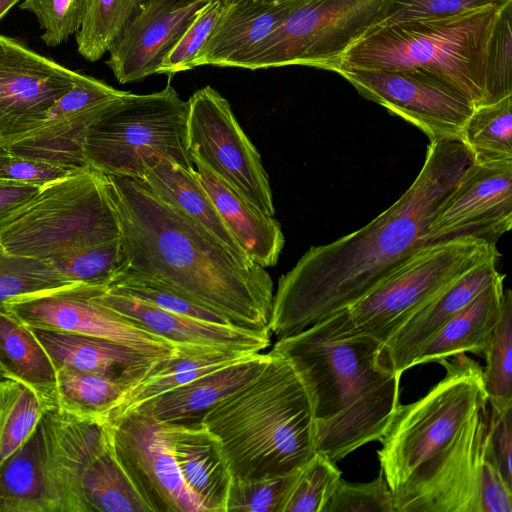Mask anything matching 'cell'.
<instances>
[{
	"instance_id": "cell-19",
	"label": "cell",
	"mask_w": 512,
	"mask_h": 512,
	"mask_svg": "<svg viewBox=\"0 0 512 512\" xmlns=\"http://www.w3.org/2000/svg\"><path fill=\"white\" fill-rule=\"evenodd\" d=\"M100 304L114 310L174 346H205L243 353H257L271 343L269 330L258 331L229 324L194 319L163 310L131 295L97 288L93 295Z\"/></svg>"
},
{
	"instance_id": "cell-1",
	"label": "cell",
	"mask_w": 512,
	"mask_h": 512,
	"mask_svg": "<svg viewBox=\"0 0 512 512\" xmlns=\"http://www.w3.org/2000/svg\"><path fill=\"white\" fill-rule=\"evenodd\" d=\"M475 163L460 139L430 141L409 188L364 227L311 247L279 278L269 330L295 334L354 305L426 245L431 221Z\"/></svg>"
},
{
	"instance_id": "cell-21",
	"label": "cell",
	"mask_w": 512,
	"mask_h": 512,
	"mask_svg": "<svg viewBox=\"0 0 512 512\" xmlns=\"http://www.w3.org/2000/svg\"><path fill=\"white\" fill-rule=\"evenodd\" d=\"M497 261L490 259L473 267L383 344L385 359L395 373L401 376L412 368L422 348L443 325L492 284L500 274Z\"/></svg>"
},
{
	"instance_id": "cell-22",
	"label": "cell",
	"mask_w": 512,
	"mask_h": 512,
	"mask_svg": "<svg viewBox=\"0 0 512 512\" xmlns=\"http://www.w3.org/2000/svg\"><path fill=\"white\" fill-rule=\"evenodd\" d=\"M270 358V353H253L236 363L211 371L163 393L133 411L147 413L157 421L167 424H201L204 415L210 409L254 379L265 368Z\"/></svg>"
},
{
	"instance_id": "cell-43",
	"label": "cell",
	"mask_w": 512,
	"mask_h": 512,
	"mask_svg": "<svg viewBox=\"0 0 512 512\" xmlns=\"http://www.w3.org/2000/svg\"><path fill=\"white\" fill-rule=\"evenodd\" d=\"M87 0H23L20 8L35 15L44 32L42 40L55 47L81 27Z\"/></svg>"
},
{
	"instance_id": "cell-46",
	"label": "cell",
	"mask_w": 512,
	"mask_h": 512,
	"mask_svg": "<svg viewBox=\"0 0 512 512\" xmlns=\"http://www.w3.org/2000/svg\"><path fill=\"white\" fill-rule=\"evenodd\" d=\"M512 3L502 14L496 31L490 61V94L492 102L512 95Z\"/></svg>"
},
{
	"instance_id": "cell-23",
	"label": "cell",
	"mask_w": 512,
	"mask_h": 512,
	"mask_svg": "<svg viewBox=\"0 0 512 512\" xmlns=\"http://www.w3.org/2000/svg\"><path fill=\"white\" fill-rule=\"evenodd\" d=\"M190 156L195 176L247 256L263 268L275 266L285 242L280 223L250 204L198 156Z\"/></svg>"
},
{
	"instance_id": "cell-49",
	"label": "cell",
	"mask_w": 512,
	"mask_h": 512,
	"mask_svg": "<svg viewBox=\"0 0 512 512\" xmlns=\"http://www.w3.org/2000/svg\"><path fill=\"white\" fill-rule=\"evenodd\" d=\"M41 187L0 179V227L29 203Z\"/></svg>"
},
{
	"instance_id": "cell-30",
	"label": "cell",
	"mask_w": 512,
	"mask_h": 512,
	"mask_svg": "<svg viewBox=\"0 0 512 512\" xmlns=\"http://www.w3.org/2000/svg\"><path fill=\"white\" fill-rule=\"evenodd\" d=\"M0 368L55 401L56 367L34 331L5 307H0Z\"/></svg>"
},
{
	"instance_id": "cell-11",
	"label": "cell",
	"mask_w": 512,
	"mask_h": 512,
	"mask_svg": "<svg viewBox=\"0 0 512 512\" xmlns=\"http://www.w3.org/2000/svg\"><path fill=\"white\" fill-rule=\"evenodd\" d=\"M187 144L227 185L259 211L275 208L261 156L241 128L229 102L205 86L188 99Z\"/></svg>"
},
{
	"instance_id": "cell-18",
	"label": "cell",
	"mask_w": 512,
	"mask_h": 512,
	"mask_svg": "<svg viewBox=\"0 0 512 512\" xmlns=\"http://www.w3.org/2000/svg\"><path fill=\"white\" fill-rule=\"evenodd\" d=\"M209 0H146L109 50L106 64L121 84L157 74L198 11Z\"/></svg>"
},
{
	"instance_id": "cell-35",
	"label": "cell",
	"mask_w": 512,
	"mask_h": 512,
	"mask_svg": "<svg viewBox=\"0 0 512 512\" xmlns=\"http://www.w3.org/2000/svg\"><path fill=\"white\" fill-rule=\"evenodd\" d=\"M146 0H87L76 33L79 54L95 62L109 52Z\"/></svg>"
},
{
	"instance_id": "cell-50",
	"label": "cell",
	"mask_w": 512,
	"mask_h": 512,
	"mask_svg": "<svg viewBox=\"0 0 512 512\" xmlns=\"http://www.w3.org/2000/svg\"><path fill=\"white\" fill-rule=\"evenodd\" d=\"M20 0H0V20L16 5Z\"/></svg>"
},
{
	"instance_id": "cell-3",
	"label": "cell",
	"mask_w": 512,
	"mask_h": 512,
	"mask_svg": "<svg viewBox=\"0 0 512 512\" xmlns=\"http://www.w3.org/2000/svg\"><path fill=\"white\" fill-rule=\"evenodd\" d=\"M105 175L121 232L117 271L157 281L234 326L269 330L274 286L266 268L242 264L141 179Z\"/></svg>"
},
{
	"instance_id": "cell-10",
	"label": "cell",
	"mask_w": 512,
	"mask_h": 512,
	"mask_svg": "<svg viewBox=\"0 0 512 512\" xmlns=\"http://www.w3.org/2000/svg\"><path fill=\"white\" fill-rule=\"evenodd\" d=\"M383 0H300L241 68L307 66L333 71L376 23Z\"/></svg>"
},
{
	"instance_id": "cell-36",
	"label": "cell",
	"mask_w": 512,
	"mask_h": 512,
	"mask_svg": "<svg viewBox=\"0 0 512 512\" xmlns=\"http://www.w3.org/2000/svg\"><path fill=\"white\" fill-rule=\"evenodd\" d=\"M482 379L491 409L512 407V292L504 290L501 313L483 353Z\"/></svg>"
},
{
	"instance_id": "cell-29",
	"label": "cell",
	"mask_w": 512,
	"mask_h": 512,
	"mask_svg": "<svg viewBox=\"0 0 512 512\" xmlns=\"http://www.w3.org/2000/svg\"><path fill=\"white\" fill-rule=\"evenodd\" d=\"M141 179L155 194L202 226L242 264L255 265L231 234L207 191L194 174L161 159Z\"/></svg>"
},
{
	"instance_id": "cell-2",
	"label": "cell",
	"mask_w": 512,
	"mask_h": 512,
	"mask_svg": "<svg viewBox=\"0 0 512 512\" xmlns=\"http://www.w3.org/2000/svg\"><path fill=\"white\" fill-rule=\"evenodd\" d=\"M453 357L425 396L398 406L380 440L396 512H481L489 403L479 363Z\"/></svg>"
},
{
	"instance_id": "cell-28",
	"label": "cell",
	"mask_w": 512,
	"mask_h": 512,
	"mask_svg": "<svg viewBox=\"0 0 512 512\" xmlns=\"http://www.w3.org/2000/svg\"><path fill=\"white\" fill-rule=\"evenodd\" d=\"M501 273L471 303L453 316L425 344L414 366L472 352L483 355L498 323L504 295Z\"/></svg>"
},
{
	"instance_id": "cell-17",
	"label": "cell",
	"mask_w": 512,
	"mask_h": 512,
	"mask_svg": "<svg viewBox=\"0 0 512 512\" xmlns=\"http://www.w3.org/2000/svg\"><path fill=\"white\" fill-rule=\"evenodd\" d=\"M512 227V160L474 163L431 221L426 243L474 237L495 243Z\"/></svg>"
},
{
	"instance_id": "cell-48",
	"label": "cell",
	"mask_w": 512,
	"mask_h": 512,
	"mask_svg": "<svg viewBox=\"0 0 512 512\" xmlns=\"http://www.w3.org/2000/svg\"><path fill=\"white\" fill-rule=\"evenodd\" d=\"M490 444L504 480L512 487V407L490 408Z\"/></svg>"
},
{
	"instance_id": "cell-45",
	"label": "cell",
	"mask_w": 512,
	"mask_h": 512,
	"mask_svg": "<svg viewBox=\"0 0 512 512\" xmlns=\"http://www.w3.org/2000/svg\"><path fill=\"white\" fill-rule=\"evenodd\" d=\"M78 171L12 153L0 144V179L42 188Z\"/></svg>"
},
{
	"instance_id": "cell-14",
	"label": "cell",
	"mask_w": 512,
	"mask_h": 512,
	"mask_svg": "<svg viewBox=\"0 0 512 512\" xmlns=\"http://www.w3.org/2000/svg\"><path fill=\"white\" fill-rule=\"evenodd\" d=\"M100 286L76 283L17 298L5 308L31 329L104 338L140 352L167 357L176 346L97 302Z\"/></svg>"
},
{
	"instance_id": "cell-13",
	"label": "cell",
	"mask_w": 512,
	"mask_h": 512,
	"mask_svg": "<svg viewBox=\"0 0 512 512\" xmlns=\"http://www.w3.org/2000/svg\"><path fill=\"white\" fill-rule=\"evenodd\" d=\"M360 95L424 132L430 141L460 139L474 105L439 77L420 69L341 70Z\"/></svg>"
},
{
	"instance_id": "cell-20",
	"label": "cell",
	"mask_w": 512,
	"mask_h": 512,
	"mask_svg": "<svg viewBox=\"0 0 512 512\" xmlns=\"http://www.w3.org/2000/svg\"><path fill=\"white\" fill-rule=\"evenodd\" d=\"M300 0H223L222 11L193 67L241 68Z\"/></svg>"
},
{
	"instance_id": "cell-33",
	"label": "cell",
	"mask_w": 512,
	"mask_h": 512,
	"mask_svg": "<svg viewBox=\"0 0 512 512\" xmlns=\"http://www.w3.org/2000/svg\"><path fill=\"white\" fill-rule=\"evenodd\" d=\"M55 401L12 378L0 380V465L31 436Z\"/></svg>"
},
{
	"instance_id": "cell-25",
	"label": "cell",
	"mask_w": 512,
	"mask_h": 512,
	"mask_svg": "<svg viewBox=\"0 0 512 512\" xmlns=\"http://www.w3.org/2000/svg\"><path fill=\"white\" fill-rule=\"evenodd\" d=\"M172 449L186 487L205 512H226L232 475L216 436L202 423L174 425Z\"/></svg>"
},
{
	"instance_id": "cell-39",
	"label": "cell",
	"mask_w": 512,
	"mask_h": 512,
	"mask_svg": "<svg viewBox=\"0 0 512 512\" xmlns=\"http://www.w3.org/2000/svg\"><path fill=\"white\" fill-rule=\"evenodd\" d=\"M298 471L262 478L232 477L226 512H282Z\"/></svg>"
},
{
	"instance_id": "cell-32",
	"label": "cell",
	"mask_w": 512,
	"mask_h": 512,
	"mask_svg": "<svg viewBox=\"0 0 512 512\" xmlns=\"http://www.w3.org/2000/svg\"><path fill=\"white\" fill-rule=\"evenodd\" d=\"M130 386L126 380L101 374L57 369L56 407L78 419L104 421Z\"/></svg>"
},
{
	"instance_id": "cell-8",
	"label": "cell",
	"mask_w": 512,
	"mask_h": 512,
	"mask_svg": "<svg viewBox=\"0 0 512 512\" xmlns=\"http://www.w3.org/2000/svg\"><path fill=\"white\" fill-rule=\"evenodd\" d=\"M188 108V100L169 83L149 94L126 92L88 129V166L133 178H142L161 159L194 170L187 144Z\"/></svg>"
},
{
	"instance_id": "cell-41",
	"label": "cell",
	"mask_w": 512,
	"mask_h": 512,
	"mask_svg": "<svg viewBox=\"0 0 512 512\" xmlns=\"http://www.w3.org/2000/svg\"><path fill=\"white\" fill-rule=\"evenodd\" d=\"M223 0H209L196 14L173 48L163 59L157 74L169 77L193 69V63L206 43L222 11Z\"/></svg>"
},
{
	"instance_id": "cell-26",
	"label": "cell",
	"mask_w": 512,
	"mask_h": 512,
	"mask_svg": "<svg viewBox=\"0 0 512 512\" xmlns=\"http://www.w3.org/2000/svg\"><path fill=\"white\" fill-rule=\"evenodd\" d=\"M249 355L215 347L176 346L172 355L159 359L144 376L127 388L104 421L118 419L163 393Z\"/></svg>"
},
{
	"instance_id": "cell-52",
	"label": "cell",
	"mask_w": 512,
	"mask_h": 512,
	"mask_svg": "<svg viewBox=\"0 0 512 512\" xmlns=\"http://www.w3.org/2000/svg\"><path fill=\"white\" fill-rule=\"evenodd\" d=\"M265 1H268V2H284V1H288V0H265Z\"/></svg>"
},
{
	"instance_id": "cell-7",
	"label": "cell",
	"mask_w": 512,
	"mask_h": 512,
	"mask_svg": "<svg viewBox=\"0 0 512 512\" xmlns=\"http://www.w3.org/2000/svg\"><path fill=\"white\" fill-rule=\"evenodd\" d=\"M106 175L86 168L42 187L0 227L10 254L47 263L120 239Z\"/></svg>"
},
{
	"instance_id": "cell-24",
	"label": "cell",
	"mask_w": 512,
	"mask_h": 512,
	"mask_svg": "<svg viewBox=\"0 0 512 512\" xmlns=\"http://www.w3.org/2000/svg\"><path fill=\"white\" fill-rule=\"evenodd\" d=\"M32 330L56 369L68 368L101 374L126 380L130 386L144 376L159 359L165 358L149 355L104 338Z\"/></svg>"
},
{
	"instance_id": "cell-51",
	"label": "cell",
	"mask_w": 512,
	"mask_h": 512,
	"mask_svg": "<svg viewBox=\"0 0 512 512\" xmlns=\"http://www.w3.org/2000/svg\"><path fill=\"white\" fill-rule=\"evenodd\" d=\"M5 377H6L5 373H4V372H3V370L0 368V380H1V379H3V378H5Z\"/></svg>"
},
{
	"instance_id": "cell-47",
	"label": "cell",
	"mask_w": 512,
	"mask_h": 512,
	"mask_svg": "<svg viewBox=\"0 0 512 512\" xmlns=\"http://www.w3.org/2000/svg\"><path fill=\"white\" fill-rule=\"evenodd\" d=\"M481 512H512V487L504 480L490 444V411L482 456Z\"/></svg>"
},
{
	"instance_id": "cell-53",
	"label": "cell",
	"mask_w": 512,
	"mask_h": 512,
	"mask_svg": "<svg viewBox=\"0 0 512 512\" xmlns=\"http://www.w3.org/2000/svg\"><path fill=\"white\" fill-rule=\"evenodd\" d=\"M0 144H1V142H0Z\"/></svg>"
},
{
	"instance_id": "cell-37",
	"label": "cell",
	"mask_w": 512,
	"mask_h": 512,
	"mask_svg": "<svg viewBox=\"0 0 512 512\" xmlns=\"http://www.w3.org/2000/svg\"><path fill=\"white\" fill-rule=\"evenodd\" d=\"M72 283L50 263L8 253L0 244V307L9 302Z\"/></svg>"
},
{
	"instance_id": "cell-27",
	"label": "cell",
	"mask_w": 512,
	"mask_h": 512,
	"mask_svg": "<svg viewBox=\"0 0 512 512\" xmlns=\"http://www.w3.org/2000/svg\"><path fill=\"white\" fill-rule=\"evenodd\" d=\"M0 512H56L46 413L29 439L0 465Z\"/></svg>"
},
{
	"instance_id": "cell-6",
	"label": "cell",
	"mask_w": 512,
	"mask_h": 512,
	"mask_svg": "<svg viewBox=\"0 0 512 512\" xmlns=\"http://www.w3.org/2000/svg\"><path fill=\"white\" fill-rule=\"evenodd\" d=\"M506 6L373 27L345 51L334 72L420 69L474 106L491 103L490 61Z\"/></svg>"
},
{
	"instance_id": "cell-4",
	"label": "cell",
	"mask_w": 512,
	"mask_h": 512,
	"mask_svg": "<svg viewBox=\"0 0 512 512\" xmlns=\"http://www.w3.org/2000/svg\"><path fill=\"white\" fill-rule=\"evenodd\" d=\"M271 353L285 358L310 398L316 452L337 463L380 441L400 405V378L383 343L356 330L346 309L289 336Z\"/></svg>"
},
{
	"instance_id": "cell-16",
	"label": "cell",
	"mask_w": 512,
	"mask_h": 512,
	"mask_svg": "<svg viewBox=\"0 0 512 512\" xmlns=\"http://www.w3.org/2000/svg\"><path fill=\"white\" fill-rule=\"evenodd\" d=\"M126 92L80 73L38 127L1 144L18 155L73 170L89 168L84 155L88 129Z\"/></svg>"
},
{
	"instance_id": "cell-38",
	"label": "cell",
	"mask_w": 512,
	"mask_h": 512,
	"mask_svg": "<svg viewBox=\"0 0 512 512\" xmlns=\"http://www.w3.org/2000/svg\"><path fill=\"white\" fill-rule=\"evenodd\" d=\"M340 479L336 463L316 452L298 471L282 512H323Z\"/></svg>"
},
{
	"instance_id": "cell-40",
	"label": "cell",
	"mask_w": 512,
	"mask_h": 512,
	"mask_svg": "<svg viewBox=\"0 0 512 512\" xmlns=\"http://www.w3.org/2000/svg\"><path fill=\"white\" fill-rule=\"evenodd\" d=\"M121 262V240L94 245L65 256L52 266L72 283L107 286Z\"/></svg>"
},
{
	"instance_id": "cell-44",
	"label": "cell",
	"mask_w": 512,
	"mask_h": 512,
	"mask_svg": "<svg viewBox=\"0 0 512 512\" xmlns=\"http://www.w3.org/2000/svg\"><path fill=\"white\" fill-rule=\"evenodd\" d=\"M323 512H396L392 493L380 470L367 483L340 479Z\"/></svg>"
},
{
	"instance_id": "cell-5",
	"label": "cell",
	"mask_w": 512,
	"mask_h": 512,
	"mask_svg": "<svg viewBox=\"0 0 512 512\" xmlns=\"http://www.w3.org/2000/svg\"><path fill=\"white\" fill-rule=\"evenodd\" d=\"M217 403L202 424L218 439L232 477L262 478L301 469L316 453L307 390L282 356Z\"/></svg>"
},
{
	"instance_id": "cell-31",
	"label": "cell",
	"mask_w": 512,
	"mask_h": 512,
	"mask_svg": "<svg viewBox=\"0 0 512 512\" xmlns=\"http://www.w3.org/2000/svg\"><path fill=\"white\" fill-rule=\"evenodd\" d=\"M79 500L81 512H150L116 459L107 434L83 464Z\"/></svg>"
},
{
	"instance_id": "cell-9",
	"label": "cell",
	"mask_w": 512,
	"mask_h": 512,
	"mask_svg": "<svg viewBox=\"0 0 512 512\" xmlns=\"http://www.w3.org/2000/svg\"><path fill=\"white\" fill-rule=\"evenodd\" d=\"M499 257L495 243L474 237L423 245L347 308L348 319L356 330L384 344L461 276L478 264Z\"/></svg>"
},
{
	"instance_id": "cell-42",
	"label": "cell",
	"mask_w": 512,
	"mask_h": 512,
	"mask_svg": "<svg viewBox=\"0 0 512 512\" xmlns=\"http://www.w3.org/2000/svg\"><path fill=\"white\" fill-rule=\"evenodd\" d=\"M509 3L512 0H383L373 27L448 16L487 6L503 7Z\"/></svg>"
},
{
	"instance_id": "cell-34",
	"label": "cell",
	"mask_w": 512,
	"mask_h": 512,
	"mask_svg": "<svg viewBox=\"0 0 512 512\" xmlns=\"http://www.w3.org/2000/svg\"><path fill=\"white\" fill-rule=\"evenodd\" d=\"M461 141L475 163L512 160V95L475 106Z\"/></svg>"
},
{
	"instance_id": "cell-15",
	"label": "cell",
	"mask_w": 512,
	"mask_h": 512,
	"mask_svg": "<svg viewBox=\"0 0 512 512\" xmlns=\"http://www.w3.org/2000/svg\"><path fill=\"white\" fill-rule=\"evenodd\" d=\"M79 74L0 34V142L38 127Z\"/></svg>"
},
{
	"instance_id": "cell-12",
	"label": "cell",
	"mask_w": 512,
	"mask_h": 512,
	"mask_svg": "<svg viewBox=\"0 0 512 512\" xmlns=\"http://www.w3.org/2000/svg\"><path fill=\"white\" fill-rule=\"evenodd\" d=\"M103 422L116 459L150 512H205L176 463L173 424L140 411Z\"/></svg>"
}]
</instances>
